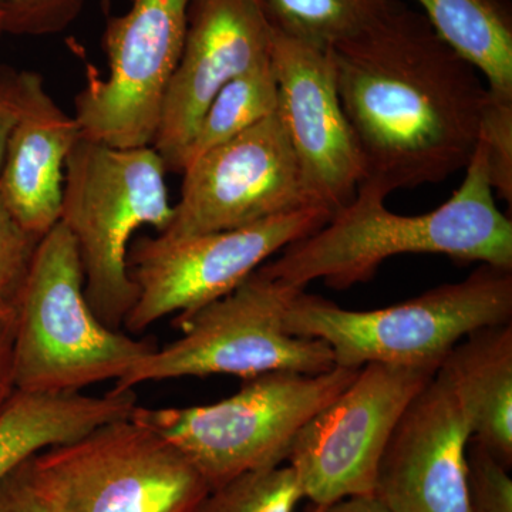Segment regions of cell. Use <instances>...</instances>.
I'll use <instances>...</instances> for the list:
<instances>
[{
    "label": "cell",
    "mask_w": 512,
    "mask_h": 512,
    "mask_svg": "<svg viewBox=\"0 0 512 512\" xmlns=\"http://www.w3.org/2000/svg\"><path fill=\"white\" fill-rule=\"evenodd\" d=\"M128 2H130V0H128Z\"/></svg>",
    "instance_id": "1f68e13d"
},
{
    "label": "cell",
    "mask_w": 512,
    "mask_h": 512,
    "mask_svg": "<svg viewBox=\"0 0 512 512\" xmlns=\"http://www.w3.org/2000/svg\"><path fill=\"white\" fill-rule=\"evenodd\" d=\"M16 323H18V306H0V413L16 393Z\"/></svg>",
    "instance_id": "f1b7e54d"
},
{
    "label": "cell",
    "mask_w": 512,
    "mask_h": 512,
    "mask_svg": "<svg viewBox=\"0 0 512 512\" xmlns=\"http://www.w3.org/2000/svg\"><path fill=\"white\" fill-rule=\"evenodd\" d=\"M158 346L104 325L86 298L76 241L62 222L40 239L18 302L16 390L82 393L121 379Z\"/></svg>",
    "instance_id": "5b68a950"
},
{
    "label": "cell",
    "mask_w": 512,
    "mask_h": 512,
    "mask_svg": "<svg viewBox=\"0 0 512 512\" xmlns=\"http://www.w3.org/2000/svg\"><path fill=\"white\" fill-rule=\"evenodd\" d=\"M279 114L313 204L335 214L366 180L365 160L340 101L332 53L274 28Z\"/></svg>",
    "instance_id": "4fadbf2b"
},
{
    "label": "cell",
    "mask_w": 512,
    "mask_h": 512,
    "mask_svg": "<svg viewBox=\"0 0 512 512\" xmlns=\"http://www.w3.org/2000/svg\"><path fill=\"white\" fill-rule=\"evenodd\" d=\"M332 215L326 208L308 207L227 231L138 238L127 256L137 301L124 328L141 333L165 316L187 315L217 301Z\"/></svg>",
    "instance_id": "9c48e42d"
},
{
    "label": "cell",
    "mask_w": 512,
    "mask_h": 512,
    "mask_svg": "<svg viewBox=\"0 0 512 512\" xmlns=\"http://www.w3.org/2000/svg\"><path fill=\"white\" fill-rule=\"evenodd\" d=\"M315 512H390L386 505L372 495H356V497L343 498L335 503L316 507Z\"/></svg>",
    "instance_id": "f546056e"
},
{
    "label": "cell",
    "mask_w": 512,
    "mask_h": 512,
    "mask_svg": "<svg viewBox=\"0 0 512 512\" xmlns=\"http://www.w3.org/2000/svg\"><path fill=\"white\" fill-rule=\"evenodd\" d=\"M25 96V70L0 64V168L5 158L10 134L22 113Z\"/></svg>",
    "instance_id": "83f0119b"
},
{
    "label": "cell",
    "mask_w": 512,
    "mask_h": 512,
    "mask_svg": "<svg viewBox=\"0 0 512 512\" xmlns=\"http://www.w3.org/2000/svg\"><path fill=\"white\" fill-rule=\"evenodd\" d=\"M163 158L153 146L117 148L80 138L67 158L60 222L76 241L84 291L97 318L119 330L137 301L127 256L138 229L173 217Z\"/></svg>",
    "instance_id": "277c9868"
},
{
    "label": "cell",
    "mask_w": 512,
    "mask_h": 512,
    "mask_svg": "<svg viewBox=\"0 0 512 512\" xmlns=\"http://www.w3.org/2000/svg\"><path fill=\"white\" fill-rule=\"evenodd\" d=\"M6 35L55 36L70 28L89 0H3ZM109 15L111 0H100Z\"/></svg>",
    "instance_id": "d4e9b609"
},
{
    "label": "cell",
    "mask_w": 512,
    "mask_h": 512,
    "mask_svg": "<svg viewBox=\"0 0 512 512\" xmlns=\"http://www.w3.org/2000/svg\"><path fill=\"white\" fill-rule=\"evenodd\" d=\"M32 460L0 478V512H62L37 478Z\"/></svg>",
    "instance_id": "4316f807"
},
{
    "label": "cell",
    "mask_w": 512,
    "mask_h": 512,
    "mask_svg": "<svg viewBox=\"0 0 512 512\" xmlns=\"http://www.w3.org/2000/svg\"><path fill=\"white\" fill-rule=\"evenodd\" d=\"M471 430L440 370L413 397L377 467L375 495L390 512H470Z\"/></svg>",
    "instance_id": "9a60e30c"
},
{
    "label": "cell",
    "mask_w": 512,
    "mask_h": 512,
    "mask_svg": "<svg viewBox=\"0 0 512 512\" xmlns=\"http://www.w3.org/2000/svg\"><path fill=\"white\" fill-rule=\"evenodd\" d=\"M6 35L5 29V2L0 0V39Z\"/></svg>",
    "instance_id": "4dcf8cb0"
},
{
    "label": "cell",
    "mask_w": 512,
    "mask_h": 512,
    "mask_svg": "<svg viewBox=\"0 0 512 512\" xmlns=\"http://www.w3.org/2000/svg\"><path fill=\"white\" fill-rule=\"evenodd\" d=\"M399 0H264L272 25L285 35L330 49L356 36Z\"/></svg>",
    "instance_id": "44dd1931"
},
{
    "label": "cell",
    "mask_w": 512,
    "mask_h": 512,
    "mask_svg": "<svg viewBox=\"0 0 512 512\" xmlns=\"http://www.w3.org/2000/svg\"><path fill=\"white\" fill-rule=\"evenodd\" d=\"M301 288L282 284L259 268L234 291L187 315L175 325L183 335L144 357L114 390L140 384L231 375L248 379L266 372L318 375L335 367L332 352L319 339L291 335L285 316Z\"/></svg>",
    "instance_id": "52a82bcc"
},
{
    "label": "cell",
    "mask_w": 512,
    "mask_h": 512,
    "mask_svg": "<svg viewBox=\"0 0 512 512\" xmlns=\"http://www.w3.org/2000/svg\"><path fill=\"white\" fill-rule=\"evenodd\" d=\"M431 28L487 80L512 97L511 0H416Z\"/></svg>",
    "instance_id": "d6986e66"
},
{
    "label": "cell",
    "mask_w": 512,
    "mask_h": 512,
    "mask_svg": "<svg viewBox=\"0 0 512 512\" xmlns=\"http://www.w3.org/2000/svg\"><path fill=\"white\" fill-rule=\"evenodd\" d=\"M512 322V269L480 264L454 284L436 286L409 301L350 311L302 289L285 316L291 335L329 346L335 366L369 363L440 367L474 330Z\"/></svg>",
    "instance_id": "3957f363"
},
{
    "label": "cell",
    "mask_w": 512,
    "mask_h": 512,
    "mask_svg": "<svg viewBox=\"0 0 512 512\" xmlns=\"http://www.w3.org/2000/svg\"><path fill=\"white\" fill-rule=\"evenodd\" d=\"M80 138L76 119L47 92L43 77L25 70L22 113L0 168V198L36 238L60 222L67 158Z\"/></svg>",
    "instance_id": "2e32d148"
},
{
    "label": "cell",
    "mask_w": 512,
    "mask_h": 512,
    "mask_svg": "<svg viewBox=\"0 0 512 512\" xmlns=\"http://www.w3.org/2000/svg\"><path fill=\"white\" fill-rule=\"evenodd\" d=\"M109 16L106 79L92 74L74 99L82 137L117 148L153 146L187 32L191 0H130Z\"/></svg>",
    "instance_id": "30bf717a"
},
{
    "label": "cell",
    "mask_w": 512,
    "mask_h": 512,
    "mask_svg": "<svg viewBox=\"0 0 512 512\" xmlns=\"http://www.w3.org/2000/svg\"><path fill=\"white\" fill-rule=\"evenodd\" d=\"M39 242L20 227L0 198V306H18Z\"/></svg>",
    "instance_id": "484cf974"
},
{
    "label": "cell",
    "mask_w": 512,
    "mask_h": 512,
    "mask_svg": "<svg viewBox=\"0 0 512 512\" xmlns=\"http://www.w3.org/2000/svg\"><path fill=\"white\" fill-rule=\"evenodd\" d=\"M446 377L471 439L512 464V322L474 330L446 356Z\"/></svg>",
    "instance_id": "e0dca14e"
},
{
    "label": "cell",
    "mask_w": 512,
    "mask_h": 512,
    "mask_svg": "<svg viewBox=\"0 0 512 512\" xmlns=\"http://www.w3.org/2000/svg\"><path fill=\"white\" fill-rule=\"evenodd\" d=\"M62 512H194L211 487L157 430L131 416L32 460Z\"/></svg>",
    "instance_id": "ba28073f"
},
{
    "label": "cell",
    "mask_w": 512,
    "mask_h": 512,
    "mask_svg": "<svg viewBox=\"0 0 512 512\" xmlns=\"http://www.w3.org/2000/svg\"><path fill=\"white\" fill-rule=\"evenodd\" d=\"M274 25L264 0H191L180 63L153 147L181 174L195 128L225 83L271 56Z\"/></svg>",
    "instance_id": "5bb4252c"
},
{
    "label": "cell",
    "mask_w": 512,
    "mask_h": 512,
    "mask_svg": "<svg viewBox=\"0 0 512 512\" xmlns=\"http://www.w3.org/2000/svg\"><path fill=\"white\" fill-rule=\"evenodd\" d=\"M278 109V84L269 56L264 62L229 80L212 97L187 148L184 167L211 148L272 116Z\"/></svg>",
    "instance_id": "ffe728a7"
},
{
    "label": "cell",
    "mask_w": 512,
    "mask_h": 512,
    "mask_svg": "<svg viewBox=\"0 0 512 512\" xmlns=\"http://www.w3.org/2000/svg\"><path fill=\"white\" fill-rule=\"evenodd\" d=\"M330 53L340 101L365 160V181L389 197L466 170L488 87L423 13L399 0Z\"/></svg>",
    "instance_id": "6da1fadb"
},
{
    "label": "cell",
    "mask_w": 512,
    "mask_h": 512,
    "mask_svg": "<svg viewBox=\"0 0 512 512\" xmlns=\"http://www.w3.org/2000/svg\"><path fill=\"white\" fill-rule=\"evenodd\" d=\"M510 467L480 441L466 451V490L470 512H512Z\"/></svg>",
    "instance_id": "cb8c5ba5"
},
{
    "label": "cell",
    "mask_w": 512,
    "mask_h": 512,
    "mask_svg": "<svg viewBox=\"0 0 512 512\" xmlns=\"http://www.w3.org/2000/svg\"><path fill=\"white\" fill-rule=\"evenodd\" d=\"M137 406L134 390L113 389L100 397L16 390L0 413V478L42 451L133 416Z\"/></svg>",
    "instance_id": "ac0fdd59"
},
{
    "label": "cell",
    "mask_w": 512,
    "mask_h": 512,
    "mask_svg": "<svg viewBox=\"0 0 512 512\" xmlns=\"http://www.w3.org/2000/svg\"><path fill=\"white\" fill-rule=\"evenodd\" d=\"M439 367L369 363L312 417L286 463L315 507L375 494L377 467L397 421Z\"/></svg>",
    "instance_id": "8fae6325"
},
{
    "label": "cell",
    "mask_w": 512,
    "mask_h": 512,
    "mask_svg": "<svg viewBox=\"0 0 512 512\" xmlns=\"http://www.w3.org/2000/svg\"><path fill=\"white\" fill-rule=\"evenodd\" d=\"M387 195L363 181L355 198L308 237L286 247L262 274L293 288L323 281L348 289L369 281L384 261L436 254L461 262L512 269V221L495 204L480 146L450 200L420 215L387 210Z\"/></svg>",
    "instance_id": "7a4b0ae2"
},
{
    "label": "cell",
    "mask_w": 512,
    "mask_h": 512,
    "mask_svg": "<svg viewBox=\"0 0 512 512\" xmlns=\"http://www.w3.org/2000/svg\"><path fill=\"white\" fill-rule=\"evenodd\" d=\"M359 369L266 372L242 379L221 402L146 409L133 416L171 441L212 488L232 478L281 466L299 431L355 379Z\"/></svg>",
    "instance_id": "8992f818"
},
{
    "label": "cell",
    "mask_w": 512,
    "mask_h": 512,
    "mask_svg": "<svg viewBox=\"0 0 512 512\" xmlns=\"http://www.w3.org/2000/svg\"><path fill=\"white\" fill-rule=\"evenodd\" d=\"M181 174L180 200L160 232L167 237L227 231L318 207L303 185L279 110L194 158Z\"/></svg>",
    "instance_id": "7c38bea8"
},
{
    "label": "cell",
    "mask_w": 512,
    "mask_h": 512,
    "mask_svg": "<svg viewBox=\"0 0 512 512\" xmlns=\"http://www.w3.org/2000/svg\"><path fill=\"white\" fill-rule=\"evenodd\" d=\"M303 491L289 464L249 471L212 488L194 512H295Z\"/></svg>",
    "instance_id": "7402d4cb"
},
{
    "label": "cell",
    "mask_w": 512,
    "mask_h": 512,
    "mask_svg": "<svg viewBox=\"0 0 512 512\" xmlns=\"http://www.w3.org/2000/svg\"><path fill=\"white\" fill-rule=\"evenodd\" d=\"M478 146L483 150L488 180L494 194L512 204V97L488 90Z\"/></svg>",
    "instance_id": "603a6c76"
}]
</instances>
